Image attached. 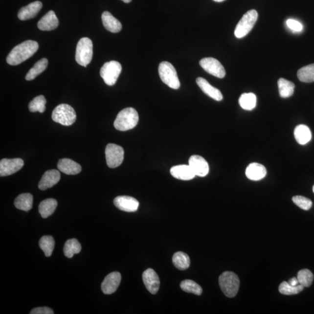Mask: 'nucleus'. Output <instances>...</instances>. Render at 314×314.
I'll list each match as a JSON object with an SVG mask.
<instances>
[{"label":"nucleus","instance_id":"nucleus-1","mask_svg":"<svg viewBox=\"0 0 314 314\" xmlns=\"http://www.w3.org/2000/svg\"><path fill=\"white\" fill-rule=\"evenodd\" d=\"M38 42L27 41L12 49L7 57V62L11 66H18L33 56L38 50Z\"/></svg>","mask_w":314,"mask_h":314},{"label":"nucleus","instance_id":"nucleus-2","mask_svg":"<svg viewBox=\"0 0 314 314\" xmlns=\"http://www.w3.org/2000/svg\"><path fill=\"white\" fill-rule=\"evenodd\" d=\"M138 119L139 117L136 110L134 108H126L119 112L113 125L118 131H127L136 127Z\"/></svg>","mask_w":314,"mask_h":314},{"label":"nucleus","instance_id":"nucleus-3","mask_svg":"<svg viewBox=\"0 0 314 314\" xmlns=\"http://www.w3.org/2000/svg\"><path fill=\"white\" fill-rule=\"evenodd\" d=\"M219 283L221 291L226 297L233 298L238 294L240 280L236 273L230 271L222 273L219 278Z\"/></svg>","mask_w":314,"mask_h":314},{"label":"nucleus","instance_id":"nucleus-4","mask_svg":"<svg viewBox=\"0 0 314 314\" xmlns=\"http://www.w3.org/2000/svg\"><path fill=\"white\" fill-rule=\"evenodd\" d=\"M93 42L90 39L83 38L77 45L75 59L80 66L86 67L91 63L93 54Z\"/></svg>","mask_w":314,"mask_h":314},{"label":"nucleus","instance_id":"nucleus-5","mask_svg":"<svg viewBox=\"0 0 314 314\" xmlns=\"http://www.w3.org/2000/svg\"><path fill=\"white\" fill-rule=\"evenodd\" d=\"M53 121L64 126H70L75 122L76 113L69 105L62 104L55 107L52 113Z\"/></svg>","mask_w":314,"mask_h":314},{"label":"nucleus","instance_id":"nucleus-6","mask_svg":"<svg viewBox=\"0 0 314 314\" xmlns=\"http://www.w3.org/2000/svg\"><path fill=\"white\" fill-rule=\"evenodd\" d=\"M160 78L165 84L173 89L180 88V83L176 69L171 63L164 61L160 63L158 67Z\"/></svg>","mask_w":314,"mask_h":314},{"label":"nucleus","instance_id":"nucleus-7","mask_svg":"<svg viewBox=\"0 0 314 314\" xmlns=\"http://www.w3.org/2000/svg\"><path fill=\"white\" fill-rule=\"evenodd\" d=\"M258 19L257 12L254 10L248 11L243 15L236 27L235 35L241 39L248 35L256 23Z\"/></svg>","mask_w":314,"mask_h":314},{"label":"nucleus","instance_id":"nucleus-8","mask_svg":"<svg viewBox=\"0 0 314 314\" xmlns=\"http://www.w3.org/2000/svg\"><path fill=\"white\" fill-rule=\"evenodd\" d=\"M122 72L121 64L115 61L105 63L100 69V76L107 85L112 86L116 84Z\"/></svg>","mask_w":314,"mask_h":314},{"label":"nucleus","instance_id":"nucleus-9","mask_svg":"<svg viewBox=\"0 0 314 314\" xmlns=\"http://www.w3.org/2000/svg\"><path fill=\"white\" fill-rule=\"evenodd\" d=\"M106 157L108 167L110 168L118 167L124 161V150L121 146L110 143L106 147Z\"/></svg>","mask_w":314,"mask_h":314},{"label":"nucleus","instance_id":"nucleus-10","mask_svg":"<svg viewBox=\"0 0 314 314\" xmlns=\"http://www.w3.org/2000/svg\"><path fill=\"white\" fill-rule=\"evenodd\" d=\"M200 65L206 72L218 78L226 75L225 69L219 61L214 58H204L200 61Z\"/></svg>","mask_w":314,"mask_h":314},{"label":"nucleus","instance_id":"nucleus-11","mask_svg":"<svg viewBox=\"0 0 314 314\" xmlns=\"http://www.w3.org/2000/svg\"><path fill=\"white\" fill-rule=\"evenodd\" d=\"M24 161L21 158H4L0 161V176H10L22 168Z\"/></svg>","mask_w":314,"mask_h":314},{"label":"nucleus","instance_id":"nucleus-12","mask_svg":"<svg viewBox=\"0 0 314 314\" xmlns=\"http://www.w3.org/2000/svg\"><path fill=\"white\" fill-rule=\"evenodd\" d=\"M189 165L192 168L196 176L205 177L209 173V165L203 157L194 155L189 160Z\"/></svg>","mask_w":314,"mask_h":314},{"label":"nucleus","instance_id":"nucleus-13","mask_svg":"<svg viewBox=\"0 0 314 314\" xmlns=\"http://www.w3.org/2000/svg\"><path fill=\"white\" fill-rule=\"evenodd\" d=\"M121 281V275L118 272H113L105 278L101 285V290L106 294H112L118 289Z\"/></svg>","mask_w":314,"mask_h":314},{"label":"nucleus","instance_id":"nucleus-14","mask_svg":"<svg viewBox=\"0 0 314 314\" xmlns=\"http://www.w3.org/2000/svg\"><path fill=\"white\" fill-rule=\"evenodd\" d=\"M113 204L120 210L128 212L136 211L139 206V202L136 199L126 196L116 197L113 200Z\"/></svg>","mask_w":314,"mask_h":314},{"label":"nucleus","instance_id":"nucleus-15","mask_svg":"<svg viewBox=\"0 0 314 314\" xmlns=\"http://www.w3.org/2000/svg\"><path fill=\"white\" fill-rule=\"evenodd\" d=\"M143 281L147 290L151 293L155 294L158 292L159 288V278L153 269H147L143 273Z\"/></svg>","mask_w":314,"mask_h":314},{"label":"nucleus","instance_id":"nucleus-16","mask_svg":"<svg viewBox=\"0 0 314 314\" xmlns=\"http://www.w3.org/2000/svg\"><path fill=\"white\" fill-rule=\"evenodd\" d=\"M60 178V172L55 169L46 171L39 181V188L41 190L51 188L59 182Z\"/></svg>","mask_w":314,"mask_h":314},{"label":"nucleus","instance_id":"nucleus-17","mask_svg":"<svg viewBox=\"0 0 314 314\" xmlns=\"http://www.w3.org/2000/svg\"><path fill=\"white\" fill-rule=\"evenodd\" d=\"M42 7L43 4L41 1H37L30 3L29 5L21 9L18 12V17L21 21L33 19L39 14Z\"/></svg>","mask_w":314,"mask_h":314},{"label":"nucleus","instance_id":"nucleus-18","mask_svg":"<svg viewBox=\"0 0 314 314\" xmlns=\"http://www.w3.org/2000/svg\"><path fill=\"white\" fill-rule=\"evenodd\" d=\"M59 21L53 11H50L43 16L38 23V28L42 31H51L58 26Z\"/></svg>","mask_w":314,"mask_h":314},{"label":"nucleus","instance_id":"nucleus-19","mask_svg":"<svg viewBox=\"0 0 314 314\" xmlns=\"http://www.w3.org/2000/svg\"><path fill=\"white\" fill-rule=\"evenodd\" d=\"M170 172L172 177L182 180H192L196 177L195 174L189 165L174 166L171 169Z\"/></svg>","mask_w":314,"mask_h":314},{"label":"nucleus","instance_id":"nucleus-20","mask_svg":"<svg viewBox=\"0 0 314 314\" xmlns=\"http://www.w3.org/2000/svg\"><path fill=\"white\" fill-rule=\"evenodd\" d=\"M196 83L201 90L212 99L218 101L223 99V95L220 90L209 84L207 80L202 78H198L196 79Z\"/></svg>","mask_w":314,"mask_h":314},{"label":"nucleus","instance_id":"nucleus-21","mask_svg":"<svg viewBox=\"0 0 314 314\" xmlns=\"http://www.w3.org/2000/svg\"><path fill=\"white\" fill-rule=\"evenodd\" d=\"M57 167L59 171L69 175L78 174L82 171L81 166L78 163L68 158L60 159L58 162Z\"/></svg>","mask_w":314,"mask_h":314},{"label":"nucleus","instance_id":"nucleus-22","mask_svg":"<svg viewBox=\"0 0 314 314\" xmlns=\"http://www.w3.org/2000/svg\"><path fill=\"white\" fill-rule=\"evenodd\" d=\"M267 175V169L258 163H251L246 169V175L248 179L258 181L263 179Z\"/></svg>","mask_w":314,"mask_h":314},{"label":"nucleus","instance_id":"nucleus-23","mask_svg":"<svg viewBox=\"0 0 314 314\" xmlns=\"http://www.w3.org/2000/svg\"><path fill=\"white\" fill-rule=\"evenodd\" d=\"M103 25L108 31L118 33L122 29V24L113 15L108 11H105L101 17Z\"/></svg>","mask_w":314,"mask_h":314},{"label":"nucleus","instance_id":"nucleus-24","mask_svg":"<svg viewBox=\"0 0 314 314\" xmlns=\"http://www.w3.org/2000/svg\"><path fill=\"white\" fill-rule=\"evenodd\" d=\"M294 135L295 140L301 145H305L312 140V134L307 126L299 125L294 129Z\"/></svg>","mask_w":314,"mask_h":314},{"label":"nucleus","instance_id":"nucleus-25","mask_svg":"<svg viewBox=\"0 0 314 314\" xmlns=\"http://www.w3.org/2000/svg\"><path fill=\"white\" fill-rule=\"evenodd\" d=\"M58 205L56 200L53 199H48L43 200L39 206L40 214L43 218H47L54 213Z\"/></svg>","mask_w":314,"mask_h":314},{"label":"nucleus","instance_id":"nucleus-26","mask_svg":"<svg viewBox=\"0 0 314 314\" xmlns=\"http://www.w3.org/2000/svg\"><path fill=\"white\" fill-rule=\"evenodd\" d=\"M33 198L31 194L23 193L15 200V207L24 211H29L33 207Z\"/></svg>","mask_w":314,"mask_h":314},{"label":"nucleus","instance_id":"nucleus-27","mask_svg":"<svg viewBox=\"0 0 314 314\" xmlns=\"http://www.w3.org/2000/svg\"><path fill=\"white\" fill-rule=\"evenodd\" d=\"M48 63V61L47 59H46L45 58H42V59L38 61V62L35 64V66L29 70L28 73H27L25 77L26 80L30 81L35 79L37 76L44 72L46 68H47Z\"/></svg>","mask_w":314,"mask_h":314},{"label":"nucleus","instance_id":"nucleus-28","mask_svg":"<svg viewBox=\"0 0 314 314\" xmlns=\"http://www.w3.org/2000/svg\"><path fill=\"white\" fill-rule=\"evenodd\" d=\"M278 85L280 96L282 98H289L293 94L295 85L293 82L284 78H280Z\"/></svg>","mask_w":314,"mask_h":314},{"label":"nucleus","instance_id":"nucleus-29","mask_svg":"<svg viewBox=\"0 0 314 314\" xmlns=\"http://www.w3.org/2000/svg\"><path fill=\"white\" fill-rule=\"evenodd\" d=\"M172 262L177 269L181 270L188 269L190 264L189 255L181 251H178L174 254Z\"/></svg>","mask_w":314,"mask_h":314},{"label":"nucleus","instance_id":"nucleus-30","mask_svg":"<svg viewBox=\"0 0 314 314\" xmlns=\"http://www.w3.org/2000/svg\"><path fill=\"white\" fill-rule=\"evenodd\" d=\"M81 250V245L76 239L67 240L64 245V252L67 258H72L74 255L79 253Z\"/></svg>","mask_w":314,"mask_h":314},{"label":"nucleus","instance_id":"nucleus-31","mask_svg":"<svg viewBox=\"0 0 314 314\" xmlns=\"http://www.w3.org/2000/svg\"><path fill=\"white\" fill-rule=\"evenodd\" d=\"M239 103L243 109L247 111L252 110L256 107V95L252 93L243 94L239 98Z\"/></svg>","mask_w":314,"mask_h":314},{"label":"nucleus","instance_id":"nucleus-32","mask_svg":"<svg viewBox=\"0 0 314 314\" xmlns=\"http://www.w3.org/2000/svg\"><path fill=\"white\" fill-rule=\"evenodd\" d=\"M297 77L301 82L312 83L314 82V64L301 67L297 72Z\"/></svg>","mask_w":314,"mask_h":314},{"label":"nucleus","instance_id":"nucleus-33","mask_svg":"<svg viewBox=\"0 0 314 314\" xmlns=\"http://www.w3.org/2000/svg\"><path fill=\"white\" fill-rule=\"evenodd\" d=\"M54 239L51 236H44L40 240L39 246L46 257H50L54 249Z\"/></svg>","mask_w":314,"mask_h":314},{"label":"nucleus","instance_id":"nucleus-34","mask_svg":"<svg viewBox=\"0 0 314 314\" xmlns=\"http://www.w3.org/2000/svg\"><path fill=\"white\" fill-rule=\"evenodd\" d=\"M180 288L187 293L200 295L202 294V289L198 283L192 280H184L180 283Z\"/></svg>","mask_w":314,"mask_h":314},{"label":"nucleus","instance_id":"nucleus-35","mask_svg":"<svg viewBox=\"0 0 314 314\" xmlns=\"http://www.w3.org/2000/svg\"><path fill=\"white\" fill-rule=\"evenodd\" d=\"M47 103L45 96L41 95L35 97L30 101L29 104V109L30 112H39L43 113L45 110V104Z\"/></svg>","mask_w":314,"mask_h":314},{"label":"nucleus","instance_id":"nucleus-36","mask_svg":"<svg viewBox=\"0 0 314 314\" xmlns=\"http://www.w3.org/2000/svg\"><path fill=\"white\" fill-rule=\"evenodd\" d=\"M304 286L299 285L296 286H293L289 284L287 282H283L279 287L280 293L284 295H294L300 293L304 290Z\"/></svg>","mask_w":314,"mask_h":314},{"label":"nucleus","instance_id":"nucleus-37","mask_svg":"<svg viewBox=\"0 0 314 314\" xmlns=\"http://www.w3.org/2000/svg\"><path fill=\"white\" fill-rule=\"evenodd\" d=\"M300 284L304 288L310 287L314 279V275L309 269H301L297 273V277Z\"/></svg>","mask_w":314,"mask_h":314},{"label":"nucleus","instance_id":"nucleus-38","mask_svg":"<svg viewBox=\"0 0 314 314\" xmlns=\"http://www.w3.org/2000/svg\"><path fill=\"white\" fill-rule=\"evenodd\" d=\"M294 204L303 210H309L312 207V200L302 196H295L292 198Z\"/></svg>","mask_w":314,"mask_h":314},{"label":"nucleus","instance_id":"nucleus-39","mask_svg":"<svg viewBox=\"0 0 314 314\" xmlns=\"http://www.w3.org/2000/svg\"><path fill=\"white\" fill-rule=\"evenodd\" d=\"M288 26L291 30H293L294 32H301L303 29V24L299 22L294 20H288L286 22Z\"/></svg>","mask_w":314,"mask_h":314},{"label":"nucleus","instance_id":"nucleus-40","mask_svg":"<svg viewBox=\"0 0 314 314\" xmlns=\"http://www.w3.org/2000/svg\"><path fill=\"white\" fill-rule=\"evenodd\" d=\"M30 314H53L54 312L50 308L45 307H38L33 309Z\"/></svg>","mask_w":314,"mask_h":314},{"label":"nucleus","instance_id":"nucleus-41","mask_svg":"<svg viewBox=\"0 0 314 314\" xmlns=\"http://www.w3.org/2000/svg\"><path fill=\"white\" fill-rule=\"evenodd\" d=\"M288 282L289 284L293 286H296L300 285L299 282H298L297 278H295V277L293 278H291Z\"/></svg>","mask_w":314,"mask_h":314},{"label":"nucleus","instance_id":"nucleus-42","mask_svg":"<svg viewBox=\"0 0 314 314\" xmlns=\"http://www.w3.org/2000/svg\"><path fill=\"white\" fill-rule=\"evenodd\" d=\"M122 1H124L125 3H129L132 1V0H122Z\"/></svg>","mask_w":314,"mask_h":314},{"label":"nucleus","instance_id":"nucleus-43","mask_svg":"<svg viewBox=\"0 0 314 314\" xmlns=\"http://www.w3.org/2000/svg\"><path fill=\"white\" fill-rule=\"evenodd\" d=\"M213 1L215 2H221L224 1V0H213Z\"/></svg>","mask_w":314,"mask_h":314},{"label":"nucleus","instance_id":"nucleus-44","mask_svg":"<svg viewBox=\"0 0 314 314\" xmlns=\"http://www.w3.org/2000/svg\"><path fill=\"white\" fill-rule=\"evenodd\" d=\"M313 192L314 193V186H313Z\"/></svg>","mask_w":314,"mask_h":314}]
</instances>
